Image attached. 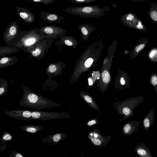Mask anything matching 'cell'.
I'll use <instances>...</instances> for the list:
<instances>
[{"mask_svg":"<svg viewBox=\"0 0 157 157\" xmlns=\"http://www.w3.org/2000/svg\"><path fill=\"white\" fill-rule=\"evenodd\" d=\"M108 60V59L107 58H106L104 60V62H103V65L105 64L106 63H107Z\"/></svg>","mask_w":157,"mask_h":157,"instance_id":"cell-41","label":"cell"},{"mask_svg":"<svg viewBox=\"0 0 157 157\" xmlns=\"http://www.w3.org/2000/svg\"><path fill=\"white\" fill-rule=\"evenodd\" d=\"M0 58V67L1 68L12 65L17 63L18 60L16 56L11 57L6 56Z\"/></svg>","mask_w":157,"mask_h":157,"instance_id":"cell-14","label":"cell"},{"mask_svg":"<svg viewBox=\"0 0 157 157\" xmlns=\"http://www.w3.org/2000/svg\"><path fill=\"white\" fill-rule=\"evenodd\" d=\"M20 51L14 45L0 46V57L10 55Z\"/></svg>","mask_w":157,"mask_h":157,"instance_id":"cell-16","label":"cell"},{"mask_svg":"<svg viewBox=\"0 0 157 157\" xmlns=\"http://www.w3.org/2000/svg\"><path fill=\"white\" fill-rule=\"evenodd\" d=\"M112 6L113 8H116L117 6V5L116 4H113L112 5Z\"/></svg>","mask_w":157,"mask_h":157,"instance_id":"cell-42","label":"cell"},{"mask_svg":"<svg viewBox=\"0 0 157 157\" xmlns=\"http://www.w3.org/2000/svg\"><path fill=\"white\" fill-rule=\"evenodd\" d=\"M6 144H3L2 145L1 144L0 145V153H1V152L3 151L5 149L6 147Z\"/></svg>","mask_w":157,"mask_h":157,"instance_id":"cell-37","label":"cell"},{"mask_svg":"<svg viewBox=\"0 0 157 157\" xmlns=\"http://www.w3.org/2000/svg\"><path fill=\"white\" fill-rule=\"evenodd\" d=\"M5 114L8 117L18 120L31 121L32 111L15 110L7 111Z\"/></svg>","mask_w":157,"mask_h":157,"instance_id":"cell-8","label":"cell"},{"mask_svg":"<svg viewBox=\"0 0 157 157\" xmlns=\"http://www.w3.org/2000/svg\"><path fill=\"white\" fill-rule=\"evenodd\" d=\"M147 37L142 38L136 44L132 52V59L135 58L145 48L147 44Z\"/></svg>","mask_w":157,"mask_h":157,"instance_id":"cell-15","label":"cell"},{"mask_svg":"<svg viewBox=\"0 0 157 157\" xmlns=\"http://www.w3.org/2000/svg\"><path fill=\"white\" fill-rule=\"evenodd\" d=\"M137 153L140 155H144L146 154V151L142 149H139L137 150Z\"/></svg>","mask_w":157,"mask_h":157,"instance_id":"cell-34","label":"cell"},{"mask_svg":"<svg viewBox=\"0 0 157 157\" xmlns=\"http://www.w3.org/2000/svg\"><path fill=\"white\" fill-rule=\"evenodd\" d=\"M10 157H24V156L20 152L12 151L10 153Z\"/></svg>","mask_w":157,"mask_h":157,"instance_id":"cell-28","label":"cell"},{"mask_svg":"<svg viewBox=\"0 0 157 157\" xmlns=\"http://www.w3.org/2000/svg\"><path fill=\"white\" fill-rule=\"evenodd\" d=\"M93 62V59L91 58L88 59L85 62V66L87 68L91 66Z\"/></svg>","mask_w":157,"mask_h":157,"instance_id":"cell-29","label":"cell"},{"mask_svg":"<svg viewBox=\"0 0 157 157\" xmlns=\"http://www.w3.org/2000/svg\"><path fill=\"white\" fill-rule=\"evenodd\" d=\"M91 140L92 142L96 145L98 146L101 145V141L100 139L97 138V137L93 138Z\"/></svg>","mask_w":157,"mask_h":157,"instance_id":"cell-30","label":"cell"},{"mask_svg":"<svg viewBox=\"0 0 157 157\" xmlns=\"http://www.w3.org/2000/svg\"><path fill=\"white\" fill-rule=\"evenodd\" d=\"M34 2L41 3L45 4H49L55 2V0H27Z\"/></svg>","mask_w":157,"mask_h":157,"instance_id":"cell-27","label":"cell"},{"mask_svg":"<svg viewBox=\"0 0 157 157\" xmlns=\"http://www.w3.org/2000/svg\"><path fill=\"white\" fill-rule=\"evenodd\" d=\"M70 117L66 113L32 111L31 120H47L67 118Z\"/></svg>","mask_w":157,"mask_h":157,"instance_id":"cell-6","label":"cell"},{"mask_svg":"<svg viewBox=\"0 0 157 157\" xmlns=\"http://www.w3.org/2000/svg\"><path fill=\"white\" fill-rule=\"evenodd\" d=\"M134 2H144L145 0H130Z\"/></svg>","mask_w":157,"mask_h":157,"instance_id":"cell-38","label":"cell"},{"mask_svg":"<svg viewBox=\"0 0 157 157\" xmlns=\"http://www.w3.org/2000/svg\"><path fill=\"white\" fill-rule=\"evenodd\" d=\"M54 39L45 38L35 44L28 52L29 56L39 60L43 59L51 47Z\"/></svg>","mask_w":157,"mask_h":157,"instance_id":"cell-5","label":"cell"},{"mask_svg":"<svg viewBox=\"0 0 157 157\" xmlns=\"http://www.w3.org/2000/svg\"><path fill=\"white\" fill-rule=\"evenodd\" d=\"M89 84V85H92L93 84V82L92 79L90 78L88 79Z\"/></svg>","mask_w":157,"mask_h":157,"instance_id":"cell-40","label":"cell"},{"mask_svg":"<svg viewBox=\"0 0 157 157\" xmlns=\"http://www.w3.org/2000/svg\"><path fill=\"white\" fill-rule=\"evenodd\" d=\"M63 41L64 43L67 46H71L73 44L69 40L66 39L63 40Z\"/></svg>","mask_w":157,"mask_h":157,"instance_id":"cell-35","label":"cell"},{"mask_svg":"<svg viewBox=\"0 0 157 157\" xmlns=\"http://www.w3.org/2000/svg\"><path fill=\"white\" fill-rule=\"evenodd\" d=\"M148 56L149 59L152 61L157 62V48H155L151 50Z\"/></svg>","mask_w":157,"mask_h":157,"instance_id":"cell-22","label":"cell"},{"mask_svg":"<svg viewBox=\"0 0 157 157\" xmlns=\"http://www.w3.org/2000/svg\"><path fill=\"white\" fill-rule=\"evenodd\" d=\"M72 3H88L95 2L97 0H70Z\"/></svg>","mask_w":157,"mask_h":157,"instance_id":"cell-26","label":"cell"},{"mask_svg":"<svg viewBox=\"0 0 157 157\" xmlns=\"http://www.w3.org/2000/svg\"><path fill=\"white\" fill-rule=\"evenodd\" d=\"M20 128L25 132L30 133H35L44 129V128L40 125H30L20 127Z\"/></svg>","mask_w":157,"mask_h":157,"instance_id":"cell-18","label":"cell"},{"mask_svg":"<svg viewBox=\"0 0 157 157\" xmlns=\"http://www.w3.org/2000/svg\"><path fill=\"white\" fill-rule=\"evenodd\" d=\"M138 18L134 12L133 11L125 13L121 16L120 19L124 25L134 28Z\"/></svg>","mask_w":157,"mask_h":157,"instance_id":"cell-9","label":"cell"},{"mask_svg":"<svg viewBox=\"0 0 157 157\" xmlns=\"http://www.w3.org/2000/svg\"><path fill=\"white\" fill-rule=\"evenodd\" d=\"M110 10L109 6L100 7L97 5L67 7L63 10L64 12L83 18L99 17L105 15V12Z\"/></svg>","mask_w":157,"mask_h":157,"instance_id":"cell-2","label":"cell"},{"mask_svg":"<svg viewBox=\"0 0 157 157\" xmlns=\"http://www.w3.org/2000/svg\"><path fill=\"white\" fill-rule=\"evenodd\" d=\"M131 129V126L130 124H126L124 127L123 130L125 133H128Z\"/></svg>","mask_w":157,"mask_h":157,"instance_id":"cell-31","label":"cell"},{"mask_svg":"<svg viewBox=\"0 0 157 157\" xmlns=\"http://www.w3.org/2000/svg\"><path fill=\"white\" fill-rule=\"evenodd\" d=\"M39 30L45 38L52 39L63 36L66 32L61 28L52 25L43 26Z\"/></svg>","mask_w":157,"mask_h":157,"instance_id":"cell-7","label":"cell"},{"mask_svg":"<svg viewBox=\"0 0 157 157\" xmlns=\"http://www.w3.org/2000/svg\"><path fill=\"white\" fill-rule=\"evenodd\" d=\"M83 98L84 100L87 103H89L90 105H92L93 107L95 109L98 108L92 98L90 96L88 95H85L84 96Z\"/></svg>","mask_w":157,"mask_h":157,"instance_id":"cell-24","label":"cell"},{"mask_svg":"<svg viewBox=\"0 0 157 157\" xmlns=\"http://www.w3.org/2000/svg\"><path fill=\"white\" fill-rule=\"evenodd\" d=\"M144 124L145 128H148L150 125L149 120L147 118H145L144 121Z\"/></svg>","mask_w":157,"mask_h":157,"instance_id":"cell-33","label":"cell"},{"mask_svg":"<svg viewBox=\"0 0 157 157\" xmlns=\"http://www.w3.org/2000/svg\"><path fill=\"white\" fill-rule=\"evenodd\" d=\"M13 136L11 133L7 131H5L2 134L0 141L1 144H3L8 143L13 138Z\"/></svg>","mask_w":157,"mask_h":157,"instance_id":"cell-20","label":"cell"},{"mask_svg":"<svg viewBox=\"0 0 157 157\" xmlns=\"http://www.w3.org/2000/svg\"><path fill=\"white\" fill-rule=\"evenodd\" d=\"M123 112L126 115H129L131 113L130 109L127 107L124 108L123 109Z\"/></svg>","mask_w":157,"mask_h":157,"instance_id":"cell-32","label":"cell"},{"mask_svg":"<svg viewBox=\"0 0 157 157\" xmlns=\"http://www.w3.org/2000/svg\"><path fill=\"white\" fill-rule=\"evenodd\" d=\"M61 63V62H59L49 64L46 69L49 78H52L60 75L62 68Z\"/></svg>","mask_w":157,"mask_h":157,"instance_id":"cell-10","label":"cell"},{"mask_svg":"<svg viewBox=\"0 0 157 157\" xmlns=\"http://www.w3.org/2000/svg\"><path fill=\"white\" fill-rule=\"evenodd\" d=\"M146 28V26L139 18L134 27V29L144 32H146L147 31Z\"/></svg>","mask_w":157,"mask_h":157,"instance_id":"cell-21","label":"cell"},{"mask_svg":"<svg viewBox=\"0 0 157 157\" xmlns=\"http://www.w3.org/2000/svg\"><path fill=\"white\" fill-rule=\"evenodd\" d=\"M40 16L43 21L49 23H58L61 22L64 18L54 13L42 11L40 13Z\"/></svg>","mask_w":157,"mask_h":157,"instance_id":"cell-11","label":"cell"},{"mask_svg":"<svg viewBox=\"0 0 157 157\" xmlns=\"http://www.w3.org/2000/svg\"><path fill=\"white\" fill-rule=\"evenodd\" d=\"M96 123V121L95 120H92L89 121L87 123L89 126H91L95 124Z\"/></svg>","mask_w":157,"mask_h":157,"instance_id":"cell-36","label":"cell"},{"mask_svg":"<svg viewBox=\"0 0 157 157\" xmlns=\"http://www.w3.org/2000/svg\"><path fill=\"white\" fill-rule=\"evenodd\" d=\"M16 8L18 15L26 23H31L35 20L34 15L28 10L19 6Z\"/></svg>","mask_w":157,"mask_h":157,"instance_id":"cell-12","label":"cell"},{"mask_svg":"<svg viewBox=\"0 0 157 157\" xmlns=\"http://www.w3.org/2000/svg\"><path fill=\"white\" fill-rule=\"evenodd\" d=\"M45 38L38 28H33L25 33L14 46L24 52L28 53L33 46L40 40Z\"/></svg>","mask_w":157,"mask_h":157,"instance_id":"cell-3","label":"cell"},{"mask_svg":"<svg viewBox=\"0 0 157 157\" xmlns=\"http://www.w3.org/2000/svg\"><path fill=\"white\" fill-rule=\"evenodd\" d=\"M23 94L18 105L38 111L44 108L59 107L61 104L56 103L34 92L28 87L22 86Z\"/></svg>","mask_w":157,"mask_h":157,"instance_id":"cell-1","label":"cell"},{"mask_svg":"<svg viewBox=\"0 0 157 157\" xmlns=\"http://www.w3.org/2000/svg\"><path fill=\"white\" fill-rule=\"evenodd\" d=\"M121 84L122 85H124L125 84V81H124V80L123 78H121Z\"/></svg>","mask_w":157,"mask_h":157,"instance_id":"cell-39","label":"cell"},{"mask_svg":"<svg viewBox=\"0 0 157 157\" xmlns=\"http://www.w3.org/2000/svg\"><path fill=\"white\" fill-rule=\"evenodd\" d=\"M102 77L103 82L105 83H109L110 80V75L109 72L106 71H104L102 75Z\"/></svg>","mask_w":157,"mask_h":157,"instance_id":"cell-25","label":"cell"},{"mask_svg":"<svg viewBox=\"0 0 157 157\" xmlns=\"http://www.w3.org/2000/svg\"><path fill=\"white\" fill-rule=\"evenodd\" d=\"M8 86L7 80L2 78L0 79V97L4 96L7 92Z\"/></svg>","mask_w":157,"mask_h":157,"instance_id":"cell-19","label":"cell"},{"mask_svg":"<svg viewBox=\"0 0 157 157\" xmlns=\"http://www.w3.org/2000/svg\"><path fill=\"white\" fill-rule=\"evenodd\" d=\"M94 136L95 137H98V135L96 134H94Z\"/></svg>","mask_w":157,"mask_h":157,"instance_id":"cell-43","label":"cell"},{"mask_svg":"<svg viewBox=\"0 0 157 157\" xmlns=\"http://www.w3.org/2000/svg\"><path fill=\"white\" fill-rule=\"evenodd\" d=\"M90 135H91V136H92V135H93V134H92V133H91V134H90Z\"/></svg>","mask_w":157,"mask_h":157,"instance_id":"cell-44","label":"cell"},{"mask_svg":"<svg viewBox=\"0 0 157 157\" xmlns=\"http://www.w3.org/2000/svg\"><path fill=\"white\" fill-rule=\"evenodd\" d=\"M149 4L150 9L148 12L149 17L153 23L157 24V4L151 1Z\"/></svg>","mask_w":157,"mask_h":157,"instance_id":"cell-17","label":"cell"},{"mask_svg":"<svg viewBox=\"0 0 157 157\" xmlns=\"http://www.w3.org/2000/svg\"><path fill=\"white\" fill-rule=\"evenodd\" d=\"M149 81L153 86H157V73L152 74L150 77Z\"/></svg>","mask_w":157,"mask_h":157,"instance_id":"cell-23","label":"cell"},{"mask_svg":"<svg viewBox=\"0 0 157 157\" xmlns=\"http://www.w3.org/2000/svg\"><path fill=\"white\" fill-rule=\"evenodd\" d=\"M66 136V134L59 132L48 135L42 139L41 141L44 143L57 145L60 141L63 140Z\"/></svg>","mask_w":157,"mask_h":157,"instance_id":"cell-13","label":"cell"},{"mask_svg":"<svg viewBox=\"0 0 157 157\" xmlns=\"http://www.w3.org/2000/svg\"><path fill=\"white\" fill-rule=\"evenodd\" d=\"M25 31H22L16 22L13 21L5 28L3 34V40L7 46L14 45L18 42Z\"/></svg>","mask_w":157,"mask_h":157,"instance_id":"cell-4","label":"cell"}]
</instances>
